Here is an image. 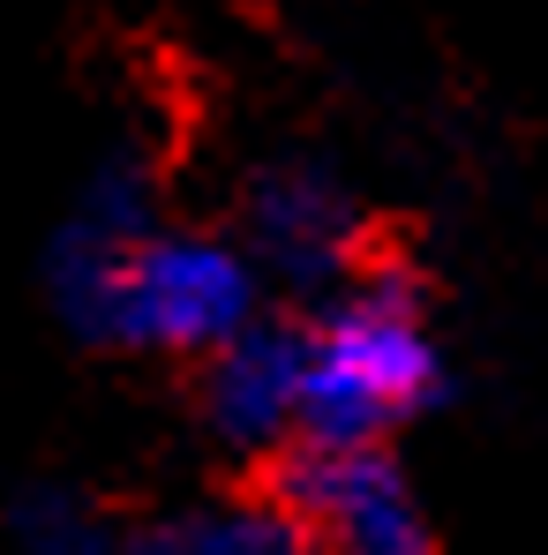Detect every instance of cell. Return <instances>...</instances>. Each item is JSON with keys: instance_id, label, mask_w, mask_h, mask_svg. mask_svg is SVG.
Returning <instances> with one entry per match:
<instances>
[{"instance_id": "obj_1", "label": "cell", "mask_w": 548, "mask_h": 555, "mask_svg": "<svg viewBox=\"0 0 548 555\" xmlns=\"http://www.w3.org/2000/svg\"><path fill=\"white\" fill-rule=\"evenodd\" d=\"M451 398V353L429 323V293L406 263L346 278L323 315H308V390L293 443H391L398 421H421Z\"/></svg>"}, {"instance_id": "obj_2", "label": "cell", "mask_w": 548, "mask_h": 555, "mask_svg": "<svg viewBox=\"0 0 548 555\" xmlns=\"http://www.w3.org/2000/svg\"><path fill=\"white\" fill-rule=\"evenodd\" d=\"M271 300L264 263L226 233L158 225L113 278L91 323V353H158V361H211L233 331H248Z\"/></svg>"}, {"instance_id": "obj_3", "label": "cell", "mask_w": 548, "mask_h": 555, "mask_svg": "<svg viewBox=\"0 0 548 555\" xmlns=\"http://www.w3.org/2000/svg\"><path fill=\"white\" fill-rule=\"evenodd\" d=\"M241 248L264 263L278 293L293 300H331L368 263V218L339 166L293 151L256 166L241 188Z\"/></svg>"}, {"instance_id": "obj_4", "label": "cell", "mask_w": 548, "mask_h": 555, "mask_svg": "<svg viewBox=\"0 0 548 555\" xmlns=\"http://www.w3.org/2000/svg\"><path fill=\"white\" fill-rule=\"evenodd\" d=\"M271 503H285L323 555H436L383 443H285L271 459Z\"/></svg>"}, {"instance_id": "obj_5", "label": "cell", "mask_w": 548, "mask_h": 555, "mask_svg": "<svg viewBox=\"0 0 548 555\" xmlns=\"http://www.w3.org/2000/svg\"><path fill=\"white\" fill-rule=\"evenodd\" d=\"M158 225H166V218H158V166H151L136 143L98 151L84 188H76V203H68V218L53 225V241H46V256H38L46 308L61 315V331H68L76 346H84V331H91L105 285L120 278V263H128Z\"/></svg>"}, {"instance_id": "obj_6", "label": "cell", "mask_w": 548, "mask_h": 555, "mask_svg": "<svg viewBox=\"0 0 548 555\" xmlns=\"http://www.w3.org/2000/svg\"><path fill=\"white\" fill-rule=\"evenodd\" d=\"M195 405L218 451L233 459H278L301 436V390H308V315H256L233 331L211 361H195Z\"/></svg>"}, {"instance_id": "obj_7", "label": "cell", "mask_w": 548, "mask_h": 555, "mask_svg": "<svg viewBox=\"0 0 548 555\" xmlns=\"http://www.w3.org/2000/svg\"><path fill=\"white\" fill-rule=\"evenodd\" d=\"M143 555H323L285 503H195L143 526Z\"/></svg>"}, {"instance_id": "obj_8", "label": "cell", "mask_w": 548, "mask_h": 555, "mask_svg": "<svg viewBox=\"0 0 548 555\" xmlns=\"http://www.w3.org/2000/svg\"><path fill=\"white\" fill-rule=\"evenodd\" d=\"M8 541L15 555H143V526L105 518L91 495L61 480H30L8 495Z\"/></svg>"}]
</instances>
